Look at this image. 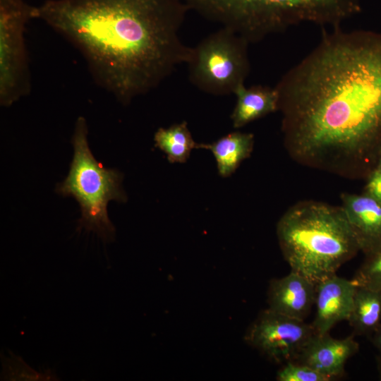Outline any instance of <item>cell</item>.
Segmentation results:
<instances>
[{"label": "cell", "mask_w": 381, "mask_h": 381, "mask_svg": "<svg viewBox=\"0 0 381 381\" xmlns=\"http://www.w3.org/2000/svg\"><path fill=\"white\" fill-rule=\"evenodd\" d=\"M351 281L356 286L381 291V246L365 255Z\"/></svg>", "instance_id": "obj_18"}, {"label": "cell", "mask_w": 381, "mask_h": 381, "mask_svg": "<svg viewBox=\"0 0 381 381\" xmlns=\"http://www.w3.org/2000/svg\"><path fill=\"white\" fill-rule=\"evenodd\" d=\"M276 379L278 381H329L327 376L318 371L295 361L283 364L277 371Z\"/></svg>", "instance_id": "obj_19"}, {"label": "cell", "mask_w": 381, "mask_h": 381, "mask_svg": "<svg viewBox=\"0 0 381 381\" xmlns=\"http://www.w3.org/2000/svg\"><path fill=\"white\" fill-rule=\"evenodd\" d=\"M87 133L85 119L78 117L71 140L74 153L70 170L65 180L56 186V191L78 201L81 210L78 227L97 234L107 243L115 236L107 205L111 200L125 202L127 197L121 187L122 174L96 160L88 145Z\"/></svg>", "instance_id": "obj_5"}, {"label": "cell", "mask_w": 381, "mask_h": 381, "mask_svg": "<svg viewBox=\"0 0 381 381\" xmlns=\"http://www.w3.org/2000/svg\"><path fill=\"white\" fill-rule=\"evenodd\" d=\"M249 43L304 23L336 27L360 12L359 0H182Z\"/></svg>", "instance_id": "obj_4"}, {"label": "cell", "mask_w": 381, "mask_h": 381, "mask_svg": "<svg viewBox=\"0 0 381 381\" xmlns=\"http://www.w3.org/2000/svg\"><path fill=\"white\" fill-rule=\"evenodd\" d=\"M1 380L51 381L59 380L50 370L38 372L29 366L20 356L11 353L9 357L2 356Z\"/></svg>", "instance_id": "obj_17"}, {"label": "cell", "mask_w": 381, "mask_h": 381, "mask_svg": "<svg viewBox=\"0 0 381 381\" xmlns=\"http://www.w3.org/2000/svg\"><path fill=\"white\" fill-rule=\"evenodd\" d=\"M291 156L350 175L381 142V35L323 31L274 86Z\"/></svg>", "instance_id": "obj_1"}, {"label": "cell", "mask_w": 381, "mask_h": 381, "mask_svg": "<svg viewBox=\"0 0 381 381\" xmlns=\"http://www.w3.org/2000/svg\"><path fill=\"white\" fill-rule=\"evenodd\" d=\"M188 10L182 0H47L37 19L69 41L98 85L128 104L188 62L192 47L179 35Z\"/></svg>", "instance_id": "obj_2"}, {"label": "cell", "mask_w": 381, "mask_h": 381, "mask_svg": "<svg viewBox=\"0 0 381 381\" xmlns=\"http://www.w3.org/2000/svg\"><path fill=\"white\" fill-rule=\"evenodd\" d=\"M377 369L378 372V376L380 380H381V357H377L376 358Z\"/></svg>", "instance_id": "obj_22"}, {"label": "cell", "mask_w": 381, "mask_h": 381, "mask_svg": "<svg viewBox=\"0 0 381 381\" xmlns=\"http://www.w3.org/2000/svg\"><path fill=\"white\" fill-rule=\"evenodd\" d=\"M373 334V343L381 351V324Z\"/></svg>", "instance_id": "obj_21"}, {"label": "cell", "mask_w": 381, "mask_h": 381, "mask_svg": "<svg viewBox=\"0 0 381 381\" xmlns=\"http://www.w3.org/2000/svg\"><path fill=\"white\" fill-rule=\"evenodd\" d=\"M315 334L311 323L267 308L248 327L244 340L269 360L284 364L294 361Z\"/></svg>", "instance_id": "obj_8"}, {"label": "cell", "mask_w": 381, "mask_h": 381, "mask_svg": "<svg viewBox=\"0 0 381 381\" xmlns=\"http://www.w3.org/2000/svg\"><path fill=\"white\" fill-rule=\"evenodd\" d=\"M236 102L231 115L233 126L241 128L279 109V96L275 87L255 85H239L234 91Z\"/></svg>", "instance_id": "obj_13"}, {"label": "cell", "mask_w": 381, "mask_h": 381, "mask_svg": "<svg viewBox=\"0 0 381 381\" xmlns=\"http://www.w3.org/2000/svg\"><path fill=\"white\" fill-rule=\"evenodd\" d=\"M249 42L222 27L192 47L188 78L197 88L213 95L234 94L250 71Z\"/></svg>", "instance_id": "obj_6"}, {"label": "cell", "mask_w": 381, "mask_h": 381, "mask_svg": "<svg viewBox=\"0 0 381 381\" xmlns=\"http://www.w3.org/2000/svg\"><path fill=\"white\" fill-rule=\"evenodd\" d=\"M340 206L365 255L381 246V202L367 193H344Z\"/></svg>", "instance_id": "obj_11"}, {"label": "cell", "mask_w": 381, "mask_h": 381, "mask_svg": "<svg viewBox=\"0 0 381 381\" xmlns=\"http://www.w3.org/2000/svg\"><path fill=\"white\" fill-rule=\"evenodd\" d=\"M347 321L354 334H373L381 324V291L356 286Z\"/></svg>", "instance_id": "obj_15"}, {"label": "cell", "mask_w": 381, "mask_h": 381, "mask_svg": "<svg viewBox=\"0 0 381 381\" xmlns=\"http://www.w3.org/2000/svg\"><path fill=\"white\" fill-rule=\"evenodd\" d=\"M365 192L381 202V169L375 168L371 171Z\"/></svg>", "instance_id": "obj_20"}, {"label": "cell", "mask_w": 381, "mask_h": 381, "mask_svg": "<svg viewBox=\"0 0 381 381\" xmlns=\"http://www.w3.org/2000/svg\"><path fill=\"white\" fill-rule=\"evenodd\" d=\"M375 168L381 169V146L378 152L377 164Z\"/></svg>", "instance_id": "obj_23"}, {"label": "cell", "mask_w": 381, "mask_h": 381, "mask_svg": "<svg viewBox=\"0 0 381 381\" xmlns=\"http://www.w3.org/2000/svg\"><path fill=\"white\" fill-rule=\"evenodd\" d=\"M253 145V134L235 131L212 143H200V148L212 152L217 162L219 174L222 177H228L250 156Z\"/></svg>", "instance_id": "obj_14"}, {"label": "cell", "mask_w": 381, "mask_h": 381, "mask_svg": "<svg viewBox=\"0 0 381 381\" xmlns=\"http://www.w3.org/2000/svg\"><path fill=\"white\" fill-rule=\"evenodd\" d=\"M316 284L294 271L273 279L267 290L268 308L305 320L315 303Z\"/></svg>", "instance_id": "obj_12"}, {"label": "cell", "mask_w": 381, "mask_h": 381, "mask_svg": "<svg viewBox=\"0 0 381 381\" xmlns=\"http://www.w3.org/2000/svg\"><path fill=\"white\" fill-rule=\"evenodd\" d=\"M154 141L171 163L186 162L192 150L200 148V143L194 141L186 121L159 128L155 134Z\"/></svg>", "instance_id": "obj_16"}, {"label": "cell", "mask_w": 381, "mask_h": 381, "mask_svg": "<svg viewBox=\"0 0 381 381\" xmlns=\"http://www.w3.org/2000/svg\"><path fill=\"white\" fill-rule=\"evenodd\" d=\"M32 19H37V6L25 0H0V103L3 107H10L30 92L24 34Z\"/></svg>", "instance_id": "obj_7"}, {"label": "cell", "mask_w": 381, "mask_h": 381, "mask_svg": "<svg viewBox=\"0 0 381 381\" xmlns=\"http://www.w3.org/2000/svg\"><path fill=\"white\" fill-rule=\"evenodd\" d=\"M282 255L291 270L317 284L335 274L360 247L341 207L299 202L277 225Z\"/></svg>", "instance_id": "obj_3"}, {"label": "cell", "mask_w": 381, "mask_h": 381, "mask_svg": "<svg viewBox=\"0 0 381 381\" xmlns=\"http://www.w3.org/2000/svg\"><path fill=\"white\" fill-rule=\"evenodd\" d=\"M356 289L351 279L337 274L316 284L315 313L311 323L316 334L329 333L336 324L349 320Z\"/></svg>", "instance_id": "obj_9"}, {"label": "cell", "mask_w": 381, "mask_h": 381, "mask_svg": "<svg viewBox=\"0 0 381 381\" xmlns=\"http://www.w3.org/2000/svg\"><path fill=\"white\" fill-rule=\"evenodd\" d=\"M358 350L359 344L353 334L336 339L329 333H315L293 361L304 364L333 380L344 374L346 363Z\"/></svg>", "instance_id": "obj_10"}]
</instances>
